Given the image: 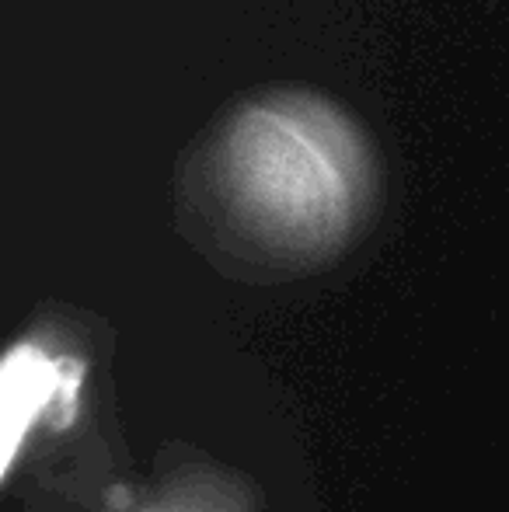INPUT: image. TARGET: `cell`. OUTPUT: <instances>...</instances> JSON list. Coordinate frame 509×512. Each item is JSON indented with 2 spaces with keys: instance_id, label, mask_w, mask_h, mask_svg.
I'll list each match as a JSON object with an SVG mask.
<instances>
[{
  "instance_id": "cell-1",
  "label": "cell",
  "mask_w": 509,
  "mask_h": 512,
  "mask_svg": "<svg viewBox=\"0 0 509 512\" xmlns=\"http://www.w3.org/2000/svg\"><path fill=\"white\" fill-rule=\"evenodd\" d=\"M234 143L241 189L265 220L297 237H321L339 227L346 185L328 150L311 147V140L304 147L297 129L272 119L245 122Z\"/></svg>"
},
{
  "instance_id": "cell-2",
  "label": "cell",
  "mask_w": 509,
  "mask_h": 512,
  "mask_svg": "<svg viewBox=\"0 0 509 512\" xmlns=\"http://www.w3.org/2000/svg\"><path fill=\"white\" fill-rule=\"evenodd\" d=\"M81 366L53 359L39 345H14L0 370V471L11 474L28 429L63 408L74 415Z\"/></svg>"
}]
</instances>
